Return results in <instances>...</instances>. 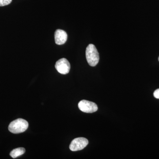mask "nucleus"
<instances>
[{"label": "nucleus", "mask_w": 159, "mask_h": 159, "mask_svg": "<svg viewBox=\"0 0 159 159\" xmlns=\"http://www.w3.org/2000/svg\"><path fill=\"white\" fill-rule=\"evenodd\" d=\"M86 57L89 64L91 66H95L99 60V54L97 48L93 44H90L86 49Z\"/></svg>", "instance_id": "nucleus-1"}, {"label": "nucleus", "mask_w": 159, "mask_h": 159, "mask_svg": "<svg viewBox=\"0 0 159 159\" xmlns=\"http://www.w3.org/2000/svg\"><path fill=\"white\" fill-rule=\"evenodd\" d=\"M29 127V123L22 119H18L12 121L9 125V130L13 134H20L27 130Z\"/></svg>", "instance_id": "nucleus-2"}, {"label": "nucleus", "mask_w": 159, "mask_h": 159, "mask_svg": "<svg viewBox=\"0 0 159 159\" xmlns=\"http://www.w3.org/2000/svg\"><path fill=\"white\" fill-rule=\"evenodd\" d=\"M78 107L82 112L88 113L95 112L98 110V107L95 102L86 100H81L78 103Z\"/></svg>", "instance_id": "nucleus-3"}, {"label": "nucleus", "mask_w": 159, "mask_h": 159, "mask_svg": "<svg viewBox=\"0 0 159 159\" xmlns=\"http://www.w3.org/2000/svg\"><path fill=\"white\" fill-rule=\"evenodd\" d=\"M89 144V141L84 138H78L74 139L71 142L70 149L72 151L82 150Z\"/></svg>", "instance_id": "nucleus-4"}, {"label": "nucleus", "mask_w": 159, "mask_h": 159, "mask_svg": "<svg viewBox=\"0 0 159 159\" xmlns=\"http://www.w3.org/2000/svg\"><path fill=\"white\" fill-rule=\"evenodd\" d=\"M55 68L60 74L65 75L68 74L70 70V65L66 58H62L57 61L55 64Z\"/></svg>", "instance_id": "nucleus-5"}, {"label": "nucleus", "mask_w": 159, "mask_h": 159, "mask_svg": "<svg viewBox=\"0 0 159 159\" xmlns=\"http://www.w3.org/2000/svg\"><path fill=\"white\" fill-rule=\"evenodd\" d=\"M55 43L57 45H62L67 39V34L65 31L61 29H57L54 33Z\"/></svg>", "instance_id": "nucleus-6"}, {"label": "nucleus", "mask_w": 159, "mask_h": 159, "mask_svg": "<svg viewBox=\"0 0 159 159\" xmlns=\"http://www.w3.org/2000/svg\"><path fill=\"white\" fill-rule=\"evenodd\" d=\"M25 152V149L22 147L13 149L10 153V156L13 158H16L17 157L22 155Z\"/></svg>", "instance_id": "nucleus-7"}, {"label": "nucleus", "mask_w": 159, "mask_h": 159, "mask_svg": "<svg viewBox=\"0 0 159 159\" xmlns=\"http://www.w3.org/2000/svg\"><path fill=\"white\" fill-rule=\"evenodd\" d=\"M12 0H0V6H7L11 3Z\"/></svg>", "instance_id": "nucleus-8"}, {"label": "nucleus", "mask_w": 159, "mask_h": 159, "mask_svg": "<svg viewBox=\"0 0 159 159\" xmlns=\"http://www.w3.org/2000/svg\"><path fill=\"white\" fill-rule=\"evenodd\" d=\"M153 96L157 99H159V89L155 91L154 92Z\"/></svg>", "instance_id": "nucleus-9"}, {"label": "nucleus", "mask_w": 159, "mask_h": 159, "mask_svg": "<svg viewBox=\"0 0 159 159\" xmlns=\"http://www.w3.org/2000/svg\"><path fill=\"white\" fill-rule=\"evenodd\" d=\"M158 60H159V58H158Z\"/></svg>", "instance_id": "nucleus-10"}]
</instances>
